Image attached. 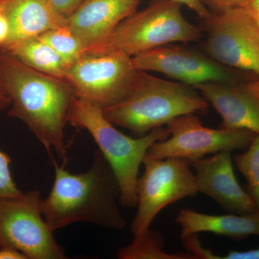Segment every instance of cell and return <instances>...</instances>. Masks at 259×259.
Segmentation results:
<instances>
[{
	"instance_id": "cell-3",
	"label": "cell",
	"mask_w": 259,
	"mask_h": 259,
	"mask_svg": "<svg viewBox=\"0 0 259 259\" xmlns=\"http://www.w3.org/2000/svg\"><path fill=\"white\" fill-rule=\"evenodd\" d=\"M209 105L193 87L160 79L139 70L128 95L102 111L114 125L141 137L179 116L206 113Z\"/></svg>"
},
{
	"instance_id": "cell-6",
	"label": "cell",
	"mask_w": 259,
	"mask_h": 259,
	"mask_svg": "<svg viewBox=\"0 0 259 259\" xmlns=\"http://www.w3.org/2000/svg\"><path fill=\"white\" fill-rule=\"evenodd\" d=\"M144 171L137 182V212L131 224L133 236L149 229L165 207L198 194L191 162L185 158H158L146 153Z\"/></svg>"
},
{
	"instance_id": "cell-30",
	"label": "cell",
	"mask_w": 259,
	"mask_h": 259,
	"mask_svg": "<svg viewBox=\"0 0 259 259\" xmlns=\"http://www.w3.org/2000/svg\"><path fill=\"white\" fill-rule=\"evenodd\" d=\"M11 105V100H10L8 94L5 93L4 89L2 88L0 85V112L8 108Z\"/></svg>"
},
{
	"instance_id": "cell-14",
	"label": "cell",
	"mask_w": 259,
	"mask_h": 259,
	"mask_svg": "<svg viewBox=\"0 0 259 259\" xmlns=\"http://www.w3.org/2000/svg\"><path fill=\"white\" fill-rule=\"evenodd\" d=\"M141 2L85 0L68 19L66 26L79 38L85 49L105 38L119 23L137 10Z\"/></svg>"
},
{
	"instance_id": "cell-20",
	"label": "cell",
	"mask_w": 259,
	"mask_h": 259,
	"mask_svg": "<svg viewBox=\"0 0 259 259\" xmlns=\"http://www.w3.org/2000/svg\"><path fill=\"white\" fill-rule=\"evenodd\" d=\"M37 37L52 48L69 64L83 54L84 49L83 44L66 25L52 29Z\"/></svg>"
},
{
	"instance_id": "cell-15",
	"label": "cell",
	"mask_w": 259,
	"mask_h": 259,
	"mask_svg": "<svg viewBox=\"0 0 259 259\" xmlns=\"http://www.w3.org/2000/svg\"><path fill=\"white\" fill-rule=\"evenodd\" d=\"M0 8L10 28L9 38L4 46L39 36L65 26L67 22L56 13L49 0H1Z\"/></svg>"
},
{
	"instance_id": "cell-16",
	"label": "cell",
	"mask_w": 259,
	"mask_h": 259,
	"mask_svg": "<svg viewBox=\"0 0 259 259\" xmlns=\"http://www.w3.org/2000/svg\"><path fill=\"white\" fill-rule=\"evenodd\" d=\"M175 221L180 226L182 238L209 233L240 241L250 236H259V212L214 215L183 208L177 214Z\"/></svg>"
},
{
	"instance_id": "cell-4",
	"label": "cell",
	"mask_w": 259,
	"mask_h": 259,
	"mask_svg": "<svg viewBox=\"0 0 259 259\" xmlns=\"http://www.w3.org/2000/svg\"><path fill=\"white\" fill-rule=\"evenodd\" d=\"M67 122L91 135L118 181L120 205L136 207L140 166L151 145L169 136L168 130L157 127L141 137H131L115 128L101 107L77 97L70 105Z\"/></svg>"
},
{
	"instance_id": "cell-7",
	"label": "cell",
	"mask_w": 259,
	"mask_h": 259,
	"mask_svg": "<svg viewBox=\"0 0 259 259\" xmlns=\"http://www.w3.org/2000/svg\"><path fill=\"white\" fill-rule=\"evenodd\" d=\"M41 204L37 190L0 199V243L27 259L66 258L44 217Z\"/></svg>"
},
{
	"instance_id": "cell-1",
	"label": "cell",
	"mask_w": 259,
	"mask_h": 259,
	"mask_svg": "<svg viewBox=\"0 0 259 259\" xmlns=\"http://www.w3.org/2000/svg\"><path fill=\"white\" fill-rule=\"evenodd\" d=\"M0 85L11 105L8 115L23 122L53 157L67 161L64 129L68 110L76 97L65 79L29 67L0 49Z\"/></svg>"
},
{
	"instance_id": "cell-27",
	"label": "cell",
	"mask_w": 259,
	"mask_h": 259,
	"mask_svg": "<svg viewBox=\"0 0 259 259\" xmlns=\"http://www.w3.org/2000/svg\"><path fill=\"white\" fill-rule=\"evenodd\" d=\"M0 259H27L23 253L18 250L0 243Z\"/></svg>"
},
{
	"instance_id": "cell-11",
	"label": "cell",
	"mask_w": 259,
	"mask_h": 259,
	"mask_svg": "<svg viewBox=\"0 0 259 259\" xmlns=\"http://www.w3.org/2000/svg\"><path fill=\"white\" fill-rule=\"evenodd\" d=\"M135 68L154 71L194 87L208 82L234 83L250 79V73L228 67L194 49L184 46H162L132 57Z\"/></svg>"
},
{
	"instance_id": "cell-25",
	"label": "cell",
	"mask_w": 259,
	"mask_h": 259,
	"mask_svg": "<svg viewBox=\"0 0 259 259\" xmlns=\"http://www.w3.org/2000/svg\"><path fill=\"white\" fill-rule=\"evenodd\" d=\"M175 1L190 8L202 20L208 18L212 15V13L201 3L200 0H175Z\"/></svg>"
},
{
	"instance_id": "cell-24",
	"label": "cell",
	"mask_w": 259,
	"mask_h": 259,
	"mask_svg": "<svg viewBox=\"0 0 259 259\" xmlns=\"http://www.w3.org/2000/svg\"><path fill=\"white\" fill-rule=\"evenodd\" d=\"M242 0H200L213 14H219L241 5Z\"/></svg>"
},
{
	"instance_id": "cell-23",
	"label": "cell",
	"mask_w": 259,
	"mask_h": 259,
	"mask_svg": "<svg viewBox=\"0 0 259 259\" xmlns=\"http://www.w3.org/2000/svg\"><path fill=\"white\" fill-rule=\"evenodd\" d=\"M84 1L85 0H49L56 13L66 20L77 11Z\"/></svg>"
},
{
	"instance_id": "cell-8",
	"label": "cell",
	"mask_w": 259,
	"mask_h": 259,
	"mask_svg": "<svg viewBox=\"0 0 259 259\" xmlns=\"http://www.w3.org/2000/svg\"><path fill=\"white\" fill-rule=\"evenodd\" d=\"M138 71L132 57L120 51L85 53L69 65L64 79L76 97L103 109L128 95Z\"/></svg>"
},
{
	"instance_id": "cell-17",
	"label": "cell",
	"mask_w": 259,
	"mask_h": 259,
	"mask_svg": "<svg viewBox=\"0 0 259 259\" xmlns=\"http://www.w3.org/2000/svg\"><path fill=\"white\" fill-rule=\"evenodd\" d=\"M29 67L64 79L69 64L38 37H28L0 48Z\"/></svg>"
},
{
	"instance_id": "cell-21",
	"label": "cell",
	"mask_w": 259,
	"mask_h": 259,
	"mask_svg": "<svg viewBox=\"0 0 259 259\" xmlns=\"http://www.w3.org/2000/svg\"><path fill=\"white\" fill-rule=\"evenodd\" d=\"M11 158L0 150V199L13 197L21 194L12 176Z\"/></svg>"
},
{
	"instance_id": "cell-32",
	"label": "cell",
	"mask_w": 259,
	"mask_h": 259,
	"mask_svg": "<svg viewBox=\"0 0 259 259\" xmlns=\"http://www.w3.org/2000/svg\"><path fill=\"white\" fill-rule=\"evenodd\" d=\"M2 15H3V13H2L1 8H0V16H1Z\"/></svg>"
},
{
	"instance_id": "cell-31",
	"label": "cell",
	"mask_w": 259,
	"mask_h": 259,
	"mask_svg": "<svg viewBox=\"0 0 259 259\" xmlns=\"http://www.w3.org/2000/svg\"><path fill=\"white\" fill-rule=\"evenodd\" d=\"M244 9V8H243ZM246 10L247 12H248V13L250 15H251L252 17H253V18L254 19L255 21H256V23H258V25H259V13H255V12L253 11H250V10H248L246 9H245Z\"/></svg>"
},
{
	"instance_id": "cell-12",
	"label": "cell",
	"mask_w": 259,
	"mask_h": 259,
	"mask_svg": "<svg viewBox=\"0 0 259 259\" xmlns=\"http://www.w3.org/2000/svg\"><path fill=\"white\" fill-rule=\"evenodd\" d=\"M198 193L213 199L224 210L238 214L258 212L254 201L238 183L232 151H221L191 162Z\"/></svg>"
},
{
	"instance_id": "cell-5",
	"label": "cell",
	"mask_w": 259,
	"mask_h": 259,
	"mask_svg": "<svg viewBox=\"0 0 259 259\" xmlns=\"http://www.w3.org/2000/svg\"><path fill=\"white\" fill-rule=\"evenodd\" d=\"M182 7L175 0H153L144 10L122 20L105 38L86 48L83 54L120 51L134 57L168 44L199 41L202 30L186 20Z\"/></svg>"
},
{
	"instance_id": "cell-29",
	"label": "cell",
	"mask_w": 259,
	"mask_h": 259,
	"mask_svg": "<svg viewBox=\"0 0 259 259\" xmlns=\"http://www.w3.org/2000/svg\"><path fill=\"white\" fill-rule=\"evenodd\" d=\"M240 8L259 13V0H242Z\"/></svg>"
},
{
	"instance_id": "cell-10",
	"label": "cell",
	"mask_w": 259,
	"mask_h": 259,
	"mask_svg": "<svg viewBox=\"0 0 259 259\" xmlns=\"http://www.w3.org/2000/svg\"><path fill=\"white\" fill-rule=\"evenodd\" d=\"M169 136L151 145L154 157L185 158L190 162L221 151L245 150L255 133L245 129L209 128L195 113L179 116L166 125Z\"/></svg>"
},
{
	"instance_id": "cell-18",
	"label": "cell",
	"mask_w": 259,
	"mask_h": 259,
	"mask_svg": "<svg viewBox=\"0 0 259 259\" xmlns=\"http://www.w3.org/2000/svg\"><path fill=\"white\" fill-rule=\"evenodd\" d=\"M165 241L161 232L149 229L140 236H134L130 244L117 252L119 259H194L188 253H167Z\"/></svg>"
},
{
	"instance_id": "cell-26",
	"label": "cell",
	"mask_w": 259,
	"mask_h": 259,
	"mask_svg": "<svg viewBox=\"0 0 259 259\" xmlns=\"http://www.w3.org/2000/svg\"><path fill=\"white\" fill-rule=\"evenodd\" d=\"M220 259H259V248L245 251L230 250Z\"/></svg>"
},
{
	"instance_id": "cell-19",
	"label": "cell",
	"mask_w": 259,
	"mask_h": 259,
	"mask_svg": "<svg viewBox=\"0 0 259 259\" xmlns=\"http://www.w3.org/2000/svg\"><path fill=\"white\" fill-rule=\"evenodd\" d=\"M233 161L247 182L245 190L254 201L259 212V133L255 134L248 147L238 153Z\"/></svg>"
},
{
	"instance_id": "cell-33",
	"label": "cell",
	"mask_w": 259,
	"mask_h": 259,
	"mask_svg": "<svg viewBox=\"0 0 259 259\" xmlns=\"http://www.w3.org/2000/svg\"><path fill=\"white\" fill-rule=\"evenodd\" d=\"M0 1H1V0H0Z\"/></svg>"
},
{
	"instance_id": "cell-28",
	"label": "cell",
	"mask_w": 259,
	"mask_h": 259,
	"mask_svg": "<svg viewBox=\"0 0 259 259\" xmlns=\"http://www.w3.org/2000/svg\"><path fill=\"white\" fill-rule=\"evenodd\" d=\"M10 28L8 20L2 15L0 16V47L4 46L9 38Z\"/></svg>"
},
{
	"instance_id": "cell-22",
	"label": "cell",
	"mask_w": 259,
	"mask_h": 259,
	"mask_svg": "<svg viewBox=\"0 0 259 259\" xmlns=\"http://www.w3.org/2000/svg\"><path fill=\"white\" fill-rule=\"evenodd\" d=\"M182 238L184 247L188 253L193 255L194 259H219V255L213 253L212 250L202 246L197 235H191Z\"/></svg>"
},
{
	"instance_id": "cell-2",
	"label": "cell",
	"mask_w": 259,
	"mask_h": 259,
	"mask_svg": "<svg viewBox=\"0 0 259 259\" xmlns=\"http://www.w3.org/2000/svg\"><path fill=\"white\" fill-rule=\"evenodd\" d=\"M55 179L50 193L42 199V212L54 232L76 223H87L107 229H124L120 189L111 166L100 150L94 151L91 166L73 175L51 158Z\"/></svg>"
},
{
	"instance_id": "cell-13",
	"label": "cell",
	"mask_w": 259,
	"mask_h": 259,
	"mask_svg": "<svg viewBox=\"0 0 259 259\" xmlns=\"http://www.w3.org/2000/svg\"><path fill=\"white\" fill-rule=\"evenodd\" d=\"M222 117L220 127L259 133V77L194 87Z\"/></svg>"
},
{
	"instance_id": "cell-9",
	"label": "cell",
	"mask_w": 259,
	"mask_h": 259,
	"mask_svg": "<svg viewBox=\"0 0 259 259\" xmlns=\"http://www.w3.org/2000/svg\"><path fill=\"white\" fill-rule=\"evenodd\" d=\"M204 21L207 55L228 67L259 77V25L243 8L237 7Z\"/></svg>"
}]
</instances>
